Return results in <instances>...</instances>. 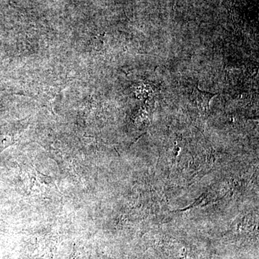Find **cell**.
<instances>
[{
  "label": "cell",
  "mask_w": 259,
  "mask_h": 259,
  "mask_svg": "<svg viewBox=\"0 0 259 259\" xmlns=\"http://www.w3.org/2000/svg\"><path fill=\"white\" fill-rule=\"evenodd\" d=\"M218 94L208 93V92L202 91L199 90L197 86L194 88L192 92V97L193 102L199 110L207 111L209 108V102L213 97L217 96Z\"/></svg>",
  "instance_id": "obj_1"
},
{
  "label": "cell",
  "mask_w": 259,
  "mask_h": 259,
  "mask_svg": "<svg viewBox=\"0 0 259 259\" xmlns=\"http://www.w3.org/2000/svg\"><path fill=\"white\" fill-rule=\"evenodd\" d=\"M13 143H14V139L13 136H10L9 135H0V153Z\"/></svg>",
  "instance_id": "obj_2"
}]
</instances>
